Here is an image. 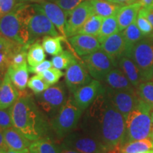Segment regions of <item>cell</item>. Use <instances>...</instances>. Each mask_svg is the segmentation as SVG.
I'll return each mask as SVG.
<instances>
[{"instance_id": "1", "label": "cell", "mask_w": 153, "mask_h": 153, "mask_svg": "<svg viewBox=\"0 0 153 153\" xmlns=\"http://www.w3.org/2000/svg\"><path fill=\"white\" fill-rule=\"evenodd\" d=\"M79 131L102 142L111 153H118L126 137V119L107 97L105 89L84 111Z\"/></svg>"}, {"instance_id": "2", "label": "cell", "mask_w": 153, "mask_h": 153, "mask_svg": "<svg viewBox=\"0 0 153 153\" xmlns=\"http://www.w3.org/2000/svg\"><path fill=\"white\" fill-rule=\"evenodd\" d=\"M19 99L11 107L13 125L30 141L46 136L49 123L36 99L25 90L19 91Z\"/></svg>"}, {"instance_id": "3", "label": "cell", "mask_w": 153, "mask_h": 153, "mask_svg": "<svg viewBox=\"0 0 153 153\" xmlns=\"http://www.w3.org/2000/svg\"><path fill=\"white\" fill-rule=\"evenodd\" d=\"M34 12L33 4L19 2L12 11L0 17V35L22 45L28 44V23Z\"/></svg>"}, {"instance_id": "4", "label": "cell", "mask_w": 153, "mask_h": 153, "mask_svg": "<svg viewBox=\"0 0 153 153\" xmlns=\"http://www.w3.org/2000/svg\"><path fill=\"white\" fill-rule=\"evenodd\" d=\"M151 110L152 108L148 104L139 99L136 107L126 118L124 143L150 137L153 128Z\"/></svg>"}, {"instance_id": "5", "label": "cell", "mask_w": 153, "mask_h": 153, "mask_svg": "<svg viewBox=\"0 0 153 153\" xmlns=\"http://www.w3.org/2000/svg\"><path fill=\"white\" fill-rule=\"evenodd\" d=\"M84 111L74 102L73 97H69L66 102L51 121V128L58 138L64 139L76 130Z\"/></svg>"}, {"instance_id": "6", "label": "cell", "mask_w": 153, "mask_h": 153, "mask_svg": "<svg viewBox=\"0 0 153 153\" xmlns=\"http://www.w3.org/2000/svg\"><path fill=\"white\" fill-rule=\"evenodd\" d=\"M129 57L136 64L143 81L153 79V37H144L135 44Z\"/></svg>"}, {"instance_id": "7", "label": "cell", "mask_w": 153, "mask_h": 153, "mask_svg": "<svg viewBox=\"0 0 153 153\" xmlns=\"http://www.w3.org/2000/svg\"><path fill=\"white\" fill-rule=\"evenodd\" d=\"M60 145L82 153H111L109 149L102 142L79 130H74L67 135Z\"/></svg>"}, {"instance_id": "8", "label": "cell", "mask_w": 153, "mask_h": 153, "mask_svg": "<svg viewBox=\"0 0 153 153\" xmlns=\"http://www.w3.org/2000/svg\"><path fill=\"white\" fill-rule=\"evenodd\" d=\"M67 92L64 83L49 87L43 93L36 95V101L43 111L53 118L66 102Z\"/></svg>"}, {"instance_id": "9", "label": "cell", "mask_w": 153, "mask_h": 153, "mask_svg": "<svg viewBox=\"0 0 153 153\" xmlns=\"http://www.w3.org/2000/svg\"><path fill=\"white\" fill-rule=\"evenodd\" d=\"M89 74L94 79L102 82L105 76L116 67L111 57L101 49L82 57Z\"/></svg>"}, {"instance_id": "10", "label": "cell", "mask_w": 153, "mask_h": 153, "mask_svg": "<svg viewBox=\"0 0 153 153\" xmlns=\"http://www.w3.org/2000/svg\"><path fill=\"white\" fill-rule=\"evenodd\" d=\"M35 10V12L30 17L28 23V32H29V41L28 45H30L41 37L50 36H60L55 25L51 20L41 11Z\"/></svg>"}, {"instance_id": "11", "label": "cell", "mask_w": 153, "mask_h": 153, "mask_svg": "<svg viewBox=\"0 0 153 153\" xmlns=\"http://www.w3.org/2000/svg\"><path fill=\"white\" fill-rule=\"evenodd\" d=\"M104 89L111 102L126 119L130 113L136 107L140 99L136 91L116 90L107 87H104Z\"/></svg>"}, {"instance_id": "12", "label": "cell", "mask_w": 153, "mask_h": 153, "mask_svg": "<svg viewBox=\"0 0 153 153\" xmlns=\"http://www.w3.org/2000/svg\"><path fill=\"white\" fill-rule=\"evenodd\" d=\"M92 79L82 60H76L67 69L65 82L70 94L89 83Z\"/></svg>"}, {"instance_id": "13", "label": "cell", "mask_w": 153, "mask_h": 153, "mask_svg": "<svg viewBox=\"0 0 153 153\" xmlns=\"http://www.w3.org/2000/svg\"><path fill=\"white\" fill-rule=\"evenodd\" d=\"M94 14L92 5L89 0L84 1L70 11L68 14L65 25L66 37L70 38L76 35L89 16Z\"/></svg>"}, {"instance_id": "14", "label": "cell", "mask_w": 153, "mask_h": 153, "mask_svg": "<svg viewBox=\"0 0 153 153\" xmlns=\"http://www.w3.org/2000/svg\"><path fill=\"white\" fill-rule=\"evenodd\" d=\"M33 7L34 9L41 11L45 14L55 25L61 36L66 37L65 25L68 14L65 11H63L56 4L50 1H45L38 4H33Z\"/></svg>"}, {"instance_id": "15", "label": "cell", "mask_w": 153, "mask_h": 153, "mask_svg": "<svg viewBox=\"0 0 153 153\" xmlns=\"http://www.w3.org/2000/svg\"><path fill=\"white\" fill-rule=\"evenodd\" d=\"M104 90L101 82L94 79L72 94L74 102L84 111Z\"/></svg>"}, {"instance_id": "16", "label": "cell", "mask_w": 153, "mask_h": 153, "mask_svg": "<svg viewBox=\"0 0 153 153\" xmlns=\"http://www.w3.org/2000/svg\"><path fill=\"white\" fill-rule=\"evenodd\" d=\"M74 52L83 57L101 49V43L97 36L86 34H76L68 38Z\"/></svg>"}, {"instance_id": "17", "label": "cell", "mask_w": 153, "mask_h": 153, "mask_svg": "<svg viewBox=\"0 0 153 153\" xmlns=\"http://www.w3.org/2000/svg\"><path fill=\"white\" fill-rule=\"evenodd\" d=\"M101 49L111 57L118 67V60L126 53V43L122 32H118L105 39L101 43Z\"/></svg>"}, {"instance_id": "18", "label": "cell", "mask_w": 153, "mask_h": 153, "mask_svg": "<svg viewBox=\"0 0 153 153\" xmlns=\"http://www.w3.org/2000/svg\"><path fill=\"white\" fill-rule=\"evenodd\" d=\"M24 45L0 35V72H7L13 56Z\"/></svg>"}, {"instance_id": "19", "label": "cell", "mask_w": 153, "mask_h": 153, "mask_svg": "<svg viewBox=\"0 0 153 153\" xmlns=\"http://www.w3.org/2000/svg\"><path fill=\"white\" fill-rule=\"evenodd\" d=\"M102 82L105 84V85H103L104 87H109L113 89L131 91H136L135 88L132 85L127 76L117 67L112 69L106 74Z\"/></svg>"}, {"instance_id": "20", "label": "cell", "mask_w": 153, "mask_h": 153, "mask_svg": "<svg viewBox=\"0 0 153 153\" xmlns=\"http://www.w3.org/2000/svg\"><path fill=\"white\" fill-rule=\"evenodd\" d=\"M19 94L20 92L6 72L0 85V108H8L12 106L19 99Z\"/></svg>"}, {"instance_id": "21", "label": "cell", "mask_w": 153, "mask_h": 153, "mask_svg": "<svg viewBox=\"0 0 153 153\" xmlns=\"http://www.w3.org/2000/svg\"><path fill=\"white\" fill-rule=\"evenodd\" d=\"M5 143L9 150L25 151L28 150L31 141L26 138L16 128H9L4 131Z\"/></svg>"}, {"instance_id": "22", "label": "cell", "mask_w": 153, "mask_h": 153, "mask_svg": "<svg viewBox=\"0 0 153 153\" xmlns=\"http://www.w3.org/2000/svg\"><path fill=\"white\" fill-rule=\"evenodd\" d=\"M142 7V5L140 2L120 7L116 14L120 32L125 30L128 26L136 20L139 11Z\"/></svg>"}, {"instance_id": "23", "label": "cell", "mask_w": 153, "mask_h": 153, "mask_svg": "<svg viewBox=\"0 0 153 153\" xmlns=\"http://www.w3.org/2000/svg\"><path fill=\"white\" fill-rule=\"evenodd\" d=\"M118 66L127 76L132 85L135 89L141 82H143L142 75L138 68L131 57L123 55L118 60Z\"/></svg>"}, {"instance_id": "24", "label": "cell", "mask_w": 153, "mask_h": 153, "mask_svg": "<svg viewBox=\"0 0 153 153\" xmlns=\"http://www.w3.org/2000/svg\"><path fill=\"white\" fill-rule=\"evenodd\" d=\"M10 79L19 91H24L27 87L29 78L28 66L26 64L19 67L10 65L7 70Z\"/></svg>"}, {"instance_id": "25", "label": "cell", "mask_w": 153, "mask_h": 153, "mask_svg": "<svg viewBox=\"0 0 153 153\" xmlns=\"http://www.w3.org/2000/svg\"><path fill=\"white\" fill-rule=\"evenodd\" d=\"M121 32L126 43L125 55L129 57L130 53H131L132 49L135 46V44L138 43L140 40H142L145 36H143L142 32L137 27L136 20Z\"/></svg>"}, {"instance_id": "26", "label": "cell", "mask_w": 153, "mask_h": 153, "mask_svg": "<svg viewBox=\"0 0 153 153\" xmlns=\"http://www.w3.org/2000/svg\"><path fill=\"white\" fill-rule=\"evenodd\" d=\"M153 149V140L151 137L124 143L119 153H139Z\"/></svg>"}, {"instance_id": "27", "label": "cell", "mask_w": 153, "mask_h": 153, "mask_svg": "<svg viewBox=\"0 0 153 153\" xmlns=\"http://www.w3.org/2000/svg\"><path fill=\"white\" fill-rule=\"evenodd\" d=\"M92 5L94 14L106 18L117 14L120 7L116 4L106 0H89Z\"/></svg>"}, {"instance_id": "28", "label": "cell", "mask_w": 153, "mask_h": 153, "mask_svg": "<svg viewBox=\"0 0 153 153\" xmlns=\"http://www.w3.org/2000/svg\"><path fill=\"white\" fill-rule=\"evenodd\" d=\"M33 153H60V146H57L46 136L32 141L28 148Z\"/></svg>"}, {"instance_id": "29", "label": "cell", "mask_w": 153, "mask_h": 153, "mask_svg": "<svg viewBox=\"0 0 153 153\" xmlns=\"http://www.w3.org/2000/svg\"><path fill=\"white\" fill-rule=\"evenodd\" d=\"M67 39L66 37L63 36H44L42 39V45H43L45 53L48 54L53 55H57L62 53L64 50L62 45V42Z\"/></svg>"}, {"instance_id": "30", "label": "cell", "mask_w": 153, "mask_h": 153, "mask_svg": "<svg viewBox=\"0 0 153 153\" xmlns=\"http://www.w3.org/2000/svg\"><path fill=\"white\" fill-rule=\"evenodd\" d=\"M118 32H119V29H118L116 15L106 17L103 19L99 35L97 36V38L100 43H101L107 38Z\"/></svg>"}, {"instance_id": "31", "label": "cell", "mask_w": 153, "mask_h": 153, "mask_svg": "<svg viewBox=\"0 0 153 153\" xmlns=\"http://www.w3.org/2000/svg\"><path fill=\"white\" fill-rule=\"evenodd\" d=\"M45 51L39 41L29 45L27 51V62L28 65L34 67L45 60Z\"/></svg>"}, {"instance_id": "32", "label": "cell", "mask_w": 153, "mask_h": 153, "mask_svg": "<svg viewBox=\"0 0 153 153\" xmlns=\"http://www.w3.org/2000/svg\"><path fill=\"white\" fill-rule=\"evenodd\" d=\"M104 18L97 14H92L89 16L87 22L82 26L77 34H86L97 36L99 35L100 31L101 24H102Z\"/></svg>"}, {"instance_id": "33", "label": "cell", "mask_w": 153, "mask_h": 153, "mask_svg": "<svg viewBox=\"0 0 153 153\" xmlns=\"http://www.w3.org/2000/svg\"><path fill=\"white\" fill-rule=\"evenodd\" d=\"M75 54V53H72V51H63L60 54L52 57L51 62L53 67L60 70H67L72 63L77 60Z\"/></svg>"}, {"instance_id": "34", "label": "cell", "mask_w": 153, "mask_h": 153, "mask_svg": "<svg viewBox=\"0 0 153 153\" xmlns=\"http://www.w3.org/2000/svg\"><path fill=\"white\" fill-rule=\"evenodd\" d=\"M137 95L141 100L153 108V79L143 81L136 88Z\"/></svg>"}, {"instance_id": "35", "label": "cell", "mask_w": 153, "mask_h": 153, "mask_svg": "<svg viewBox=\"0 0 153 153\" xmlns=\"http://www.w3.org/2000/svg\"><path fill=\"white\" fill-rule=\"evenodd\" d=\"M27 87L34 93L35 95H38L45 91L51 87L40 74H36L28 79Z\"/></svg>"}, {"instance_id": "36", "label": "cell", "mask_w": 153, "mask_h": 153, "mask_svg": "<svg viewBox=\"0 0 153 153\" xmlns=\"http://www.w3.org/2000/svg\"><path fill=\"white\" fill-rule=\"evenodd\" d=\"M63 72L60 70L52 67L48 70H45L43 73L40 74L42 77L43 78L44 80L47 82L50 86L56 85L57 82L62 76H63Z\"/></svg>"}, {"instance_id": "37", "label": "cell", "mask_w": 153, "mask_h": 153, "mask_svg": "<svg viewBox=\"0 0 153 153\" xmlns=\"http://www.w3.org/2000/svg\"><path fill=\"white\" fill-rule=\"evenodd\" d=\"M136 24L145 37H153V27L152 24L144 15L140 12L137 16Z\"/></svg>"}, {"instance_id": "38", "label": "cell", "mask_w": 153, "mask_h": 153, "mask_svg": "<svg viewBox=\"0 0 153 153\" xmlns=\"http://www.w3.org/2000/svg\"><path fill=\"white\" fill-rule=\"evenodd\" d=\"M29 45H24L21 50L15 53L11 59V65L14 67H19L27 63V51Z\"/></svg>"}, {"instance_id": "39", "label": "cell", "mask_w": 153, "mask_h": 153, "mask_svg": "<svg viewBox=\"0 0 153 153\" xmlns=\"http://www.w3.org/2000/svg\"><path fill=\"white\" fill-rule=\"evenodd\" d=\"M11 108H0V128L3 131L13 127Z\"/></svg>"}, {"instance_id": "40", "label": "cell", "mask_w": 153, "mask_h": 153, "mask_svg": "<svg viewBox=\"0 0 153 153\" xmlns=\"http://www.w3.org/2000/svg\"><path fill=\"white\" fill-rule=\"evenodd\" d=\"M48 1L56 4L63 11H65L67 14H68L70 11L86 0H48Z\"/></svg>"}, {"instance_id": "41", "label": "cell", "mask_w": 153, "mask_h": 153, "mask_svg": "<svg viewBox=\"0 0 153 153\" xmlns=\"http://www.w3.org/2000/svg\"><path fill=\"white\" fill-rule=\"evenodd\" d=\"M53 67L52 62L50 60H44L43 62L40 63V64L37 65L36 66L31 67L28 66V71L31 73H34L36 74H40L45 72V70H48V69L51 68Z\"/></svg>"}, {"instance_id": "42", "label": "cell", "mask_w": 153, "mask_h": 153, "mask_svg": "<svg viewBox=\"0 0 153 153\" xmlns=\"http://www.w3.org/2000/svg\"><path fill=\"white\" fill-rule=\"evenodd\" d=\"M18 3V0H0V13L1 16L12 11Z\"/></svg>"}, {"instance_id": "43", "label": "cell", "mask_w": 153, "mask_h": 153, "mask_svg": "<svg viewBox=\"0 0 153 153\" xmlns=\"http://www.w3.org/2000/svg\"><path fill=\"white\" fill-rule=\"evenodd\" d=\"M148 19L153 27V9L151 8H142L139 11Z\"/></svg>"}, {"instance_id": "44", "label": "cell", "mask_w": 153, "mask_h": 153, "mask_svg": "<svg viewBox=\"0 0 153 153\" xmlns=\"http://www.w3.org/2000/svg\"><path fill=\"white\" fill-rule=\"evenodd\" d=\"M111 2L116 4L120 6H128L138 2V0H111Z\"/></svg>"}, {"instance_id": "45", "label": "cell", "mask_w": 153, "mask_h": 153, "mask_svg": "<svg viewBox=\"0 0 153 153\" xmlns=\"http://www.w3.org/2000/svg\"><path fill=\"white\" fill-rule=\"evenodd\" d=\"M0 148L4 149V150H8L7 145L5 143L4 137V131L0 128Z\"/></svg>"}, {"instance_id": "46", "label": "cell", "mask_w": 153, "mask_h": 153, "mask_svg": "<svg viewBox=\"0 0 153 153\" xmlns=\"http://www.w3.org/2000/svg\"><path fill=\"white\" fill-rule=\"evenodd\" d=\"M60 153H82L79 152V151H76L73 149L65 148V147H63L60 145Z\"/></svg>"}, {"instance_id": "47", "label": "cell", "mask_w": 153, "mask_h": 153, "mask_svg": "<svg viewBox=\"0 0 153 153\" xmlns=\"http://www.w3.org/2000/svg\"><path fill=\"white\" fill-rule=\"evenodd\" d=\"M138 2L141 4L143 8H148L152 4L153 0H138Z\"/></svg>"}, {"instance_id": "48", "label": "cell", "mask_w": 153, "mask_h": 153, "mask_svg": "<svg viewBox=\"0 0 153 153\" xmlns=\"http://www.w3.org/2000/svg\"><path fill=\"white\" fill-rule=\"evenodd\" d=\"M48 1V0H18L19 2H26V3H34L38 4L41 3L43 1Z\"/></svg>"}, {"instance_id": "49", "label": "cell", "mask_w": 153, "mask_h": 153, "mask_svg": "<svg viewBox=\"0 0 153 153\" xmlns=\"http://www.w3.org/2000/svg\"><path fill=\"white\" fill-rule=\"evenodd\" d=\"M28 151H29V150H25V151H18V150H9V149H8V150L6 151V153H26Z\"/></svg>"}, {"instance_id": "50", "label": "cell", "mask_w": 153, "mask_h": 153, "mask_svg": "<svg viewBox=\"0 0 153 153\" xmlns=\"http://www.w3.org/2000/svg\"><path fill=\"white\" fill-rule=\"evenodd\" d=\"M4 74H5V73L0 72V85H1V82H2L4 77Z\"/></svg>"}, {"instance_id": "51", "label": "cell", "mask_w": 153, "mask_h": 153, "mask_svg": "<svg viewBox=\"0 0 153 153\" xmlns=\"http://www.w3.org/2000/svg\"><path fill=\"white\" fill-rule=\"evenodd\" d=\"M139 153H153V149L148 151H145V152H139Z\"/></svg>"}, {"instance_id": "52", "label": "cell", "mask_w": 153, "mask_h": 153, "mask_svg": "<svg viewBox=\"0 0 153 153\" xmlns=\"http://www.w3.org/2000/svg\"><path fill=\"white\" fill-rule=\"evenodd\" d=\"M7 150H4V149L0 148V153H6V151Z\"/></svg>"}, {"instance_id": "53", "label": "cell", "mask_w": 153, "mask_h": 153, "mask_svg": "<svg viewBox=\"0 0 153 153\" xmlns=\"http://www.w3.org/2000/svg\"><path fill=\"white\" fill-rule=\"evenodd\" d=\"M150 115H151V118H152V123H153V108L152 110H151Z\"/></svg>"}, {"instance_id": "54", "label": "cell", "mask_w": 153, "mask_h": 153, "mask_svg": "<svg viewBox=\"0 0 153 153\" xmlns=\"http://www.w3.org/2000/svg\"><path fill=\"white\" fill-rule=\"evenodd\" d=\"M150 137H151L153 140V128H152V132H151V134H150Z\"/></svg>"}, {"instance_id": "55", "label": "cell", "mask_w": 153, "mask_h": 153, "mask_svg": "<svg viewBox=\"0 0 153 153\" xmlns=\"http://www.w3.org/2000/svg\"><path fill=\"white\" fill-rule=\"evenodd\" d=\"M148 8H151V9H153V3H152V4L151 5L150 7H148Z\"/></svg>"}, {"instance_id": "56", "label": "cell", "mask_w": 153, "mask_h": 153, "mask_svg": "<svg viewBox=\"0 0 153 153\" xmlns=\"http://www.w3.org/2000/svg\"><path fill=\"white\" fill-rule=\"evenodd\" d=\"M26 153H33V152H30V151H28V152H26Z\"/></svg>"}, {"instance_id": "57", "label": "cell", "mask_w": 153, "mask_h": 153, "mask_svg": "<svg viewBox=\"0 0 153 153\" xmlns=\"http://www.w3.org/2000/svg\"><path fill=\"white\" fill-rule=\"evenodd\" d=\"M106 1H110V2H111V0H106Z\"/></svg>"}, {"instance_id": "58", "label": "cell", "mask_w": 153, "mask_h": 153, "mask_svg": "<svg viewBox=\"0 0 153 153\" xmlns=\"http://www.w3.org/2000/svg\"><path fill=\"white\" fill-rule=\"evenodd\" d=\"M1 13H0V17H1Z\"/></svg>"}]
</instances>
